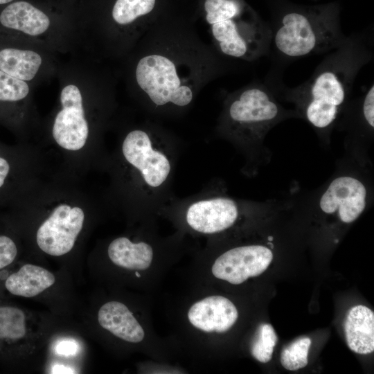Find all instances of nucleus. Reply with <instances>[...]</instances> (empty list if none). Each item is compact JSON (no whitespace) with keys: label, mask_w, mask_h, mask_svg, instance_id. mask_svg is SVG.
I'll return each instance as SVG.
<instances>
[{"label":"nucleus","mask_w":374,"mask_h":374,"mask_svg":"<svg viewBox=\"0 0 374 374\" xmlns=\"http://www.w3.org/2000/svg\"><path fill=\"white\" fill-rule=\"evenodd\" d=\"M127 58V86L147 112L180 115L210 82L229 69L199 36L193 20L172 7L144 33Z\"/></svg>","instance_id":"f257e3e1"},{"label":"nucleus","mask_w":374,"mask_h":374,"mask_svg":"<svg viewBox=\"0 0 374 374\" xmlns=\"http://www.w3.org/2000/svg\"><path fill=\"white\" fill-rule=\"evenodd\" d=\"M371 57L362 37H348L323 59L308 80L288 89L286 96L315 129L327 131L345 106L358 72Z\"/></svg>","instance_id":"f03ea898"},{"label":"nucleus","mask_w":374,"mask_h":374,"mask_svg":"<svg viewBox=\"0 0 374 374\" xmlns=\"http://www.w3.org/2000/svg\"><path fill=\"white\" fill-rule=\"evenodd\" d=\"M198 11L223 57L251 62L267 52L271 30L242 0H198Z\"/></svg>","instance_id":"7ed1b4c3"},{"label":"nucleus","mask_w":374,"mask_h":374,"mask_svg":"<svg viewBox=\"0 0 374 374\" xmlns=\"http://www.w3.org/2000/svg\"><path fill=\"white\" fill-rule=\"evenodd\" d=\"M172 143L164 129L149 121L129 131L123 139V157L138 174L147 205H163L175 164Z\"/></svg>","instance_id":"20e7f679"},{"label":"nucleus","mask_w":374,"mask_h":374,"mask_svg":"<svg viewBox=\"0 0 374 374\" xmlns=\"http://www.w3.org/2000/svg\"><path fill=\"white\" fill-rule=\"evenodd\" d=\"M287 113L265 85L252 82L225 98L218 119V132L241 145L260 141Z\"/></svg>","instance_id":"39448f33"},{"label":"nucleus","mask_w":374,"mask_h":374,"mask_svg":"<svg viewBox=\"0 0 374 374\" xmlns=\"http://www.w3.org/2000/svg\"><path fill=\"white\" fill-rule=\"evenodd\" d=\"M271 30V43L285 58H301L330 52L348 39L333 8L285 13Z\"/></svg>","instance_id":"423d86ee"},{"label":"nucleus","mask_w":374,"mask_h":374,"mask_svg":"<svg viewBox=\"0 0 374 374\" xmlns=\"http://www.w3.org/2000/svg\"><path fill=\"white\" fill-rule=\"evenodd\" d=\"M170 0H112L100 30L108 53L125 57L170 8Z\"/></svg>","instance_id":"0eeeda50"},{"label":"nucleus","mask_w":374,"mask_h":374,"mask_svg":"<svg viewBox=\"0 0 374 374\" xmlns=\"http://www.w3.org/2000/svg\"><path fill=\"white\" fill-rule=\"evenodd\" d=\"M184 209L187 225L203 234H214L231 227L240 215L238 201L221 195L202 196L188 202Z\"/></svg>","instance_id":"6e6552de"},{"label":"nucleus","mask_w":374,"mask_h":374,"mask_svg":"<svg viewBox=\"0 0 374 374\" xmlns=\"http://www.w3.org/2000/svg\"><path fill=\"white\" fill-rule=\"evenodd\" d=\"M60 100L62 109L54 120L53 136L62 148L78 150L84 145L89 135L82 91L77 84L69 83L62 89Z\"/></svg>","instance_id":"1a4fd4ad"},{"label":"nucleus","mask_w":374,"mask_h":374,"mask_svg":"<svg viewBox=\"0 0 374 374\" xmlns=\"http://www.w3.org/2000/svg\"><path fill=\"white\" fill-rule=\"evenodd\" d=\"M273 260L271 249L249 244L230 249L214 261L211 272L220 280L239 285L250 277L262 274Z\"/></svg>","instance_id":"9d476101"},{"label":"nucleus","mask_w":374,"mask_h":374,"mask_svg":"<svg viewBox=\"0 0 374 374\" xmlns=\"http://www.w3.org/2000/svg\"><path fill=\"white\" fill-rule=\"evenodd\" d=\"M84 214L79 207L57 206L36 234L39 247L46 253L59 256L69 252L82 230Z\"/></svg>","instance_id":"9b49d317"},{"label":"nucleus","mask_w":374,"mask_h":374,"mask_svg":"<svg viewBox=\"0 0 374 374\" xmlns=\"http://www.w3.org/2000/svg\"><path fill=\"white\" fill-rule=\"evenodd\" d=\"M368 190L359 179L350 175L335 178L319 201L320 211L344 224L355 221L367 205Z\"/></svg>","instance_id":"f8f14e48"},{"label":"nucleus","mask_w":374,"mask_h":374,"mask_svg":"<svg viewBox=\"0 0 374 374\" xmlns=\"http://www.w3.org/2000/svg\"><path fill=\"white\" fill-rule=\"evenodd\" d=\"M187 316L189 322L197 329L221 333L233 327L238 318V312L229 299L213 295L193 303Z\"/></svg>","instance_id":"ddd939ff"},{"label":"nucleus","mask_w":374,"mask_h":374,"mask_svg":"<svg viewBox=\"0 0 374 374\" xmlns=\"http://www.w3.org/2000/svg\"><path fill=\"white\" fill-rule=\"evenodd\" d=\"M98 321L101 327L125 341L139 343L145 332L128 308L118 301L103 304L98 310Z\"/></svg>","instance_id":"4468645a"},{"label":"nucleus","mask_w":374,"mask_h":374,"mask_svg":"<svg viewBox=\"0 0 374 374\" xmlns=\"http://www.w3.org/2000/svg\"><path fill=\"white\" fill-rule=\"evenodd\" d=\"M346 344L353 352L366 355L374 350V312L357 305L347 312L344 321Z\"/></svg>","instance_id":"2eb2a0df"},{"label":"nucleus","mask_w":374,"mask_h":374,"mask_svg":"<svg viewBox=\"0 0 374 374\" xmlns=\"http://www.w3.org/2000/svg\"><path fill=\"white\" fill-rule=\"evenodd\" d=\"M42 63V57L35 51L0 44V70L15 78L26 82L33 80Z\"/></svg>","instance_id":"dca6fc26"},{"label":"nucleus","mask_w":374,"mask_h":374,"mask_svg":"<svg viewBox=\"0 0 374 374\" xmlns=\"http://www.w3.org/2000/svg\"><path fill=\"white\" fill-rule=\"evenodd\" d=\"M108 256L116 265L131 270H145L154 256L152 246L145 242H133L126 237L114 239L107 249Z\"/></svg>","instance_id":"f3484780"},{"label":"nucleus","mask_w":374,"mask_h":374,"mask_svg":"<svg viewBox=\"0 0 374 374\" xmlns=\"http://www.w3.org/2000/svg\"><path fill=\"white\" fill-rule=\"evenodd\" d=\"M55 280V276L47 269L26 264L8 277L5 285L8 291L14 295L30 298L53 285Z\"/></svg>","instance_id":"a211bd4d"},{"label":"nucleus","mask_w":374,"mask_h":374,"mask_svg":"<svg viewBox=\"0 0 374 374\" xmlns=\"http://www.w3.org/2000/svg\"><path fill=\"white\" fill-rule=\"evenodd\" d=\"M26 334V316L17 308L0 307V339L17 340Z\"/></svg>","instance_id":"6ab92c4d"},{"label":"nucleus","mask_w":374,"mask_h":374,"mask_svg":"<svg viewBox=\"0 0 374 374\" xmlns=\"http://www.w3.org/2000/svg\"><path fill=\"white\" fill-rule=\"evenodd\" d=\"M311 339L303 337L298 338L285 346L280 353V363L289 371H296L304 368L308 362V355Z\"/></svg>","instance_id":"aec40b11"},{"label":"nucleus","mask_w":374,"mask_h":374,"mask_svg":"<svg viewBox=\"0 0 374 374\" xmlns=\"http://www.w3.org/2000/svg\"><path fill=\"white\" fill-rule=\"evenodd\" d=\"M277 341L278 337L273 326L269 323H262L251 346L252 356L261 363L269 362Z\"/></svg>","instance_id":"412c9836"},{"label":"nucleus","mask_w":374,"mask_h":374,"mask_svg":"<svg viewBox=\"0 0 374 374\" xmlns=\"http://www.w3.org/2000/svg\"><path fill=\"white\" fill-rule=\"evenodd\" d=\"M30 93L27 82L0 70V105H12L25 99Z\"/></svg>","instance_id":"4be33fe9"},{"label":"nucleus","mask_w":374,"mask_h":374,"mask_svg":"<svg viewBox=\"0 0 374 374\" xmlns=\"http://www.w3.org/2000/svg\"><path fill=\"white\" fill-rule=\"evenodd\" d=\"M17 254L14 241L8 236L0 235V269L11 264Z\"/></svg>","instance_id":"5701e85b"},{"label":"nucleus","mask_w":374,"mask_h":374,"mask_svg":"<svg viewBox=\"0 0 374 374\" xmlns=\"http://www.w3.org/2000/svg\"><path fill=\"white\" fill-rule=\"evenodd\" d=\"M364 121L371 130L374 127V87L372 84L364 95L362 103Z\"/></svg>","instance_id":"b1692460"},{"label":"nucleus","mask_w":374,"mask_h":374,"mask_svg":"<svg viewBox=\"0 0 374 374\" xmlns=\"http://www.w3.org/2000/svg\"><path fill=\"white\" fill-rule=\"evenodd\" d=\"M56 353L60 355H74L78 350L77 343L71 340H64L56 346Z\"/></svg>","instance_id":"393cba45"},{"label":"nucleus","mask_w":374,"mask_h":374,"mask_svg":"<svg viewBox=\"0 0 374 374\" xmlns=\"http://www.w3.org/2000/svg\"><path fill=\"white\" fill-rule=\"evenodd\" d=\"M53 373H73V370L64 366H55L52 369Z\"/></svg>","instance_id":"a878e982"},{"label":"nucleus","mask_w":374,"mask_h":374,"mask_svg":"<svg viewBox=\"0 0 374 374\" xmlns=\"http://www.w3.org/2000/svg\"><path fill=\"white\" fill-rule=\"evenodd\" d=\"M15 0H0V5L8 4L15 1Z\"/></svg>","instance_id":"bb28decb"}]
</instances>
